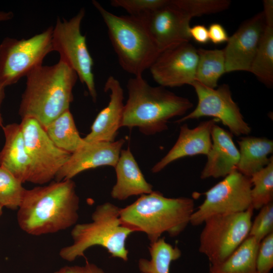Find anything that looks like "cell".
Listing matches in <instances>:
<instances>
[{"instance_id": "cell-1", "label": "cell", "mask_w": 273, "mask_h": 273, "mask_svg": "<svg viewBox=\"0 0 273 273\" xmlns=\"http://www.w3.org/2000/svg\"><path fill=\"white\" fill-rule=\"evenodd\" d=\"M79 207L74 181L55 180L25 190L18 209V224L30 235L55 233L76 224Z\"/></svg>"}, {"instance_id": "cell-2", "label": "cell", "mask_w": 273, "mask_h": 273, "mask_svg": "<svg viewBox=\"0 0 273 273\" xmlns=\"http://www.w3.org/2000/svg\"><path fill=\"white\" fill-rule=\"evenodd\" d=\"M26 77V87L22 95L19 114L22 119H36L46 128L69 110L78 76L72 69L59 60L53 65L39 66Z\"/></svg>"}, {"instance_id": "cell-3", "label": "cell", "mask_w": 273, "mask_h": 273, "mask_svg": "<svg viewBox=\"0 0 273 273\" xmlns=\"http://www.w3.org/2000/svg\"><path fill=\"white\" fill-rule=\"evenodd\" d=\"M126 88L121 127H136L147 135L166 130L169 120L183 116L193 107L188 99L162 86L151 85L142 75L130 78Z\"/></svg>"}, {"instance_id": "cell-4", "label": "cell", "mask_w": 273, "mask_h": 273, "mask_svg": "<svg viewBox=\"0 0 273 273\" xmlns=\"http://www.w3.org/2000/svg\"><path fill=\"white\" fill-rule=\"evenodd\" d=\"M194 206L193 199L167 198L153 191L120 208V219L134 232L145 233L152 243L164 233L171 237L179 235L190 223Z\"/></svg>"}, {"instance_id": "cell-5", "label": "cell", "mask_w": 273, "mask_h": 273, "mask_svg": "<svg viewBox=\"0 0 273 273\" xmlns=\"http://www.w3.org/2000/svg\"><path fill=\"white\" fill-rule=\"evenodd\" d=\"M92 4L101 16L119 65L133 76L142 75L160 54L142 20L111 13L96 1Z\"/></svg>"}, {"instance_id": "cell-6", "label": "cell", "mask_w": 273, "mask_h": 273, "mask_svg": "<svg viewBox=\"0 0 273 273\" xmlns=\"http://www.w3.org/2000/svg\"><path fill=\"white\" fill-rule=\"evenodd\" d=\"M120 210V208L110 202L98 205L92 214V222L74 225L71 232L73 243L60 250V257L72 261L78 257L84 256L85 251L90 247L100 246L112 257L127 261L128 251L126 241L134 232L122 223Z\"/></svg>"}, {"instance_id": "cell-7", "label": "cell", "mask_w": 273, "mask_h": 273, "mask_svg": "<svg viewBox=\"0 0 273 273\" xmlns=\"http://www.w3.org/2000/svg\"><path fill=\"white\" fill-rule=\"evenodd\" d=\"M53 27L27 39L6 37L0 44V83L5 87L17 82L42 65L53 51Z\"/></svg>"}, {"instance_id": "cell-8", "label": "cell", "mask_w": 273, "mask_h": 273, "mask_svg": "<svg viewBox=\"0 0 273 273\" xmlns=\"http://www.w3.org/2000/svg\"><path fill=\"white\" fill-rule=\"evenodd\" d=\"M84 16L83 8L68 20H61L58 18L53 27L52 44L53 51L60 55V61L76 73L81 83L86 85L93 101L96 102L97 93L93 72L94 62L87 49L85 36L80 30Z\"/></svg>"}, {"instance_id": "cell-9", "label": "cell", "mask_w": 273, "mask_h": 273, "mask_svg": "<svg viewBox=\"0 0 273 273\" xmlns=\"http://www.w3.org/2000/svg\"><path fill=\"white\" fill-rule=\"evenodd\" d=\"M253 210L251 207L242 212L214 215L204 221L199 250L211 265L224 261L247 237Z\"/></svg>"}, {"instance_id": "cell-10", "label": "cell", "mask_w": 273, "mask_h": 273, "mask_svg": "<svg viewBox=\"0 0 273 273\" xmlns=\"http://www.w3.org/2000/svg\"><path fill=\"white\" fill-rule=\"evenodd\" d=\"M20 124L30 161L27 181L38 185L49 183L55 179L71 154L57 147L36 119L24 118Z\"/></svg>"}, {"instance_id": "cell-11", "label": "cell", "mask_w": 273, "mask_h": 273, "mask_svg": "<svg viewBox=\"0 0 273 273\" xmlns=\"http://www.w3.org/2000/svg\"><path fill=\"white\" fill-rule=\"evenodd\" d=\"M250 177L237 169L203 194V202L192 214L190 223L197 226L209 217L244 212L251 207Z\"/></svg>"}, {"instance_id": "cell-12", "label": "cell", "mask_w": 273, "mask_h": 273, "mask_svg": "<svg viewBox=\"0 0 273 273\" xmlns=\"http://www.w3.org/2000/svg\"><path fill=\"white\" fill-rule=\"evenodd\" d=\"M191 85L197 94V105L193 111L175 121L176 123L202 117H213L227 126L232 134L245 136L251 132V127L244 120L239 107L233 99L229 85L223 84L217 88H212L195 80Z\"/></svg>"}, {"instance_id": "cell-13", "label": "cell", "mask_w": 273, "mask_h": 273, "mask_svg": "<svg viewBox=\"0 0 273 273\" xmlns=\"http://www.w3.org/2000/svg\"><path fill=\"white\" fill-rule=\"evenodd\" d=\"M139 18L160 52L191 39L189 29L192 18L174 0H169L163 7Z\"/></svg>"}, {"instance_id": "cell-14", "label": "cell", "mask_w": 273, "mask_h": 273, "mask_svg": "<svg viewBox=\"0 0 273 273\" xmlns=\"http://www.w3.org/2000/svg\"><path fill=\"white\" fill-rule=\"evenodd\" d=\"M198 59L197 50L186 42L161 52L149 70L163 87L191 85L195 80Z\"/></svg>"}, {"instance_id": "cell-15", "label": "cell", "mask_w": 273, "mask_h": 273, "mask_svg": "<svg viewBox=\"0 0 273 273\" xmlns=\"http://www.w3.org/2000/svg\"><path fill=\"white\" fill-rule=\"evenodd\" d=\"M263 11L244 22L223 49L225 72L250 71L265 27Z\"/></svg>"}, {"instance_id": "cell-16", "label": "cell", "mask_w": 273, "mask_h": 273, "mask_svg": "<svg viewBox=\"0 0 273 273\" xmlns=\"http://www.w3.org/2000/svg\"><path fill=\"white\" fill-rule=\"evenodd\" d=\"M125 140L85 143L72 153L57 174L55 181L72 179L81 172L102 166L115 167Z\"/></svg>"}, {"instance_id": "cell-17", "label": "cell", "mask_w": 273, "mask_h": 273, "mask_svg": "<svg viewBox=\"0 0 273 273\" xmlns=\"http://www.w3.org/2000/svg\"><path fill=\"white\" fill-rule=\"evenodd\" d=\"M104 91L109 93L108 105L95 118L90 132L83 140L85 143L114 142L121 127L124 104L123 90L120 82L113 76H109L104 85Z\"/></svg>"}, {"instance_id": "cell-18", "label": "cell", "mask_w": 273, "mask_h": 273, "mask_svg": "<svg viewBox=\"0 0 273 273\" xmlns=\"http://www.w3.org/2000/svg\"><path fill=\"white\" fill-rule=\"evenodd\" d=\"M218 121L216 119L204 121L193 128H190L187 124L182 125L176 142L168 152L153 166L152 172L158 173L171 162L181 158L207 155L212 145L211 129Z\"/></svg>"}, {"instance_id": "cell-19", "label": "cell", "mask_w": 273, "mask_h": 273, "mask_svg": "<svg viewBox=\"0 0 273 273\" xmlns=\"http://www.w3.org/2000/svg\"><path fill=\"white\" fill-rule=\"evenodd\" d=\"M212 145L207 162L201 173V179L224 177L236 169L239 151L233 134L216 123L211 129Z\"/></svg>"}, {"instance_id": "cell-20", "label": "cell", "mask_w": 273, "mask_h": 273, "mask_svg": "<svg viewBox=\"0 0 273 273\" xmlns=\"http://www.w3.org/2000/svg\"><path fill=\"white\" fill-rule=\"evenodd\" d=\"M114 168L116 182L111 192L113 199L124 200L153 191L152 185L146 180L129 147L121 150Z\"/></svg>"}, {"instance_id": "cell-21", "label": "cell", "mask_w": 273, "mask_h": 273, "mask_svg": "<svg viewBox=\"0 0 273 273\" xmlns=\"http://www.w3.org/2000/svg\"><path fill=\"white\" fill-rule=\"evenodd\" d=\"M2 129L5 141L0 151V166L24 183L29 176L30 161L21 124H8Z\"/></svg>"}, {"instance_id": "cell-22", "label": "cell", "mask_w": 273, "mask_h": 273, "mask_svg": "<svg viewBox=\"0 0 273 273\" xmlns=\"http://www.w3.org/2000/svg\"><path fill=\"white\" fill-rule=\"evenodd\" d=\"M265 27L250 71L267 87L273 85V1L264 0Z\"/></svg>"}, {"instance_id": "cell-23", "label": "cell", "mask_w": 273, "mask_h": 273, "mask_svg": "<svg viewBox=\"0 0 273 273\" xmlns=\"http://www.w3.org/2000/svg\"><path fill=\"white\" fill-rule=\"evenodd\" d=\"M239 146V160L236 169L247 176L260 170L273 158V141L265 137L247 136L237 141Z\"/></svg>"}, {"instance_id": "cell-24", "label": "cell", "mask_w": 273, "mask_h": 273, "mask_svg": "<svg viewBox=\"0 0 273 273\" xmlns=\"http://www.w3.org/2000/svg\"><path fill=\"white\" fill-rule=\"evenodd\" d=\"M260 243L248 236L224 261L211 264L209 273H257L256 258Z\"/></svg>"}, {"instance_id": "cell-25", "label": "cell", "mask_w": 273, "mask_h": 273, "mask_svg": "<svg viewBox=\"0 0 273 273\" xmlns=\"http://www.w3.org/2000/svg\"><path fill=\"white\" fill-rule=\"evenodd\" d=\"M44 129L57 147L70 154L85 143L79 133L70 110L54 120Z\"/></svg>"}, {"instance_id": "cell-26", "label": "cell", "mask_w": 273, "mask_h": 273, "mask_svg": "<svg viewBox=\"0 0 273 273\" xmlns=\"http://www.w3.org/2000/svg\"><path fill=\"white\" fill-rule=\"evenodd\" d=\"M198 62L195 81L212 88L217 86L220 77L225 73L223 50H197Z\"/></svg>"}, {"instance_id": "cell-27", "label": "cell", "mask_w": 273, "mask_h": 273, "mask_svg": "<svg viewBox=\"0 0 273 273\" xmlns=\"http://www.w3.org/2000/svg\"><path fill=\"white\" fill-rule=\"evenodd\" d=\"M149 250L151 259L140 258L138 266L142 273H169L172 261L181 255L180 250L165 241L164 238L150 243Z\"/></svg>"}, {"instance_id": "cell-28", "label": "cell", "mask_w": 273, "mask_h": 273, "mask_svg": "<svg viewBox=\"0 0 273 273\" xmlns=\"http://www.w3.org/2000/svg\"><path fill=\"white\" fill-rule=\"evenodd\" d=\"M251 207L260 209L273 200V158L265 167L250 176Z\"/></svg>"}, {"instance_id": "cell-29", "label": "cell", "mask_w": 273, "mask_h": 273, "mask_svg": "<svg viewBox=\"0 0 273 273\" xmlns=\"http://www.w3.org/2000/svg\"><path fill=\"white\" fill-rule=\"evenodd\" d=\"M22 183L0 166V204L12 210L18 209L26 190Z\"/></svg>"}, {"instance_id": "cell-30", "label": "cell", "mask_w": 273, "mask_h": 273, "mask_svg": "<svg viewBox=\"0 0 273 273\" xmlns=\"http://www.w3.org/2000/svg\"><path fill=\"white\" fill-rule=\"evenodd\" d=\"M192 18L223 11L230 7L229 0H174Z\"/></svg>"}, {"instance_id": "cell-31", "label": "cell", "mask_w": 273, "mask_h": 273, "mask_svg": "<svg viewBox=\"0 0 273 273\" xmlns=\"http://www.w3.org/2000/svg\"><path fill=\"white\" fill-rule=\"evenodd\" d=\"M169 0H111V5L125 10L128 15L140 18L165 5Z\"/></svg>"}, {"instance_id": "cell-32", "label": "cell", "mask_w": 273, "mask_h": 273, "mask_svg": "<svg viewBox=\"0 0 273 273\" xmlns=\"http://www.w3.org/2000/svg\"><path fill=\"white\" fill-rule=\"evenodd\" d=\"M260 209L254 221L252 222L248 236L261 242L273 233V202L267 204Z\"/></svg>"}, {"instance_id": "cell-33", "label": "cell", "mask_w": 273, "mask_h": 273, "mask_svg": "<svg viewBox=\"0 0 273 273\" xmlns=\"http://www.w3.org/2000/svg\"><path fill=\"white\" fill-rule=\"evenodd\" d=\"M273 267V233L260 243L256 258L257 273H269Z\"/></svg>"}, {"instance_id": "cell-34", "label": "cell", "mask_w": 273, "mask_h": 273, "mask_svg": "<svg viewBox=\"0 0 273 273\" xmlns=\"http://www.w3.org/2000/svg\"><path fill=\"white\" fill-rule=\"evenodd\" d=\"M53 273H107L94 263L86 261L84 265L65 266Z\"/></svg>"}, {"instance_id": "cell-35", "label": "cell", "mask_w": 273, "mask_h": 273, "mask_svg": "<svg viewBox=\"0 0 273 273\" xmlns=\"http://www.w3.org/2000/svg\"><path fill=\"white\" fill-rule=\"evenodd\" d=\"M209 40L213 43L218 44L227 42L229 36L226 30L220 24H211L208 28Z\"/></svg>"}, {"instance_id": "cell-36", "label": "cell", "mask_w": 273, "mask_h": 273, "mask_svg": "<svg viewBox=\"0 0 273 273\" xmlns=\"http://www.w3.org/2000/svg\"><path fill=\"white\" fill-rule=\"evenodd\" d=\"M189 33L191 38L199 43H206L209 40L208 28L204 25L198 24L190 27Z\"/></svg>"}, {"instance_id": "cell-37", "label": "cell", "mask_w": 273, "mask_h": 273, "mask_svg": "<svg viewBox=\"0 0 273 273\" xmlns=\"http://www.w3.org/2000/svg\"><path fill=\"white\" fill-rule=\"evenodd\" d=\"M14 16V14L11 12L0 11V22L11 20Z\"/></svg>"}, {"instance_id": "cell-38", "label": "cell", "mask_w": 273, "mask_h": 273, "mask_svg": "<svg viewBox=\"0 0 273 273\" xmlns=\"http://www.w3.org/2000/svg\"><path fill=\"white\" fill-rule=\"evenodd\" d=\"M5 87L0 83V127H2L3 125V119L1 111V105L3 103V101L5 97Z\"/></svg>"}, {"instance_id": "cell-39", "label": "cell", "mask_w": 273, "mask_h": 273, "mask_svg": "<svg viewBox=\"0 0 273 273\" xmlns=\"http://www.w3.org/2000/svg\"><path fill=\"white\" fill-rule=\"evenodd\" d=\"M3 206L0 204V216L2 215L3 213Z\"/></svg>"}]
</instances>
